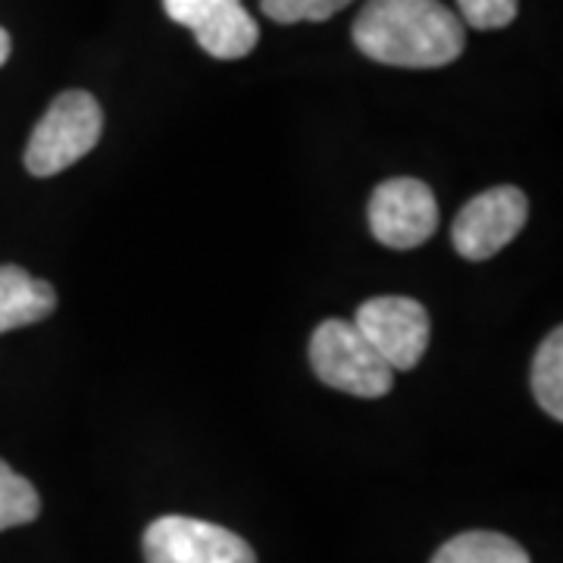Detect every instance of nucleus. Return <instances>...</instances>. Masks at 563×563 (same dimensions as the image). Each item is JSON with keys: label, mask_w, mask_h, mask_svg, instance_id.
Returning <instances> with one entry per match:
<instances>
[{"label": "nucleus", "mask_w": 563, "mask_h": 563, "mask_svg": "<svg viewBox=\"0 0 563 563\" xmlns=\"http://www.w3.org/2000/svg\"><path fill=\"white\" fill-rule=\"evenodd\" d=\"M351 35L369 60L404 69H439L466 47L461 16L439 0H369Z\"/></svg>", "instance_id": "f257e3e1"}, {"label": "nucleus", "mask_w": 563, "mask_h": 563, "mask_svg": "<svg viewBox=\"0 0 563 563\" xmlns=\"http://www.w3.org/2000/svg\"><path fill=\"white\" fill-rule=\"evenodd\" d=\"M103 110L88 91H63L57 101L47 107L32 139L25 144V169L38 179L57 176L73 163L88 157L95 144L101 141Z\"/></svg>", "instance_id": "f03ea898"}, {"label": "nucleus", "mask_w": 563, "mask_h": 563, "mask_svg": "<svg viewBox=\"0 0 563 563\" xmlns=\"http://www.w3.org/2000/svg\"><path fill=\"white\" fill-rule=\"evenodd\" d=\"M310 366L317 379L354 398H383L395 385V369L347 320H325L310 339Z\"/></svg>", "instance_id": "7ed1b4c3"}, {"label": "nucleus", "mask_w": 563, "mask_h": 563, "mask_svg": "<svg viewBox=\"0 0 563 563\" xmlns=\"http://www.w3.org/2000/svg\"><path fill=\"white\" fill-rule=\"evenodd\" d=\"M354 325L395 373L413 369L422 361L432 335L426 307L404 295H379L363 301Z\"/></svg>", "instance_id": "20e7f679"}, {"label": "nucleus", "mask_w": 563, "mask_h": 563, "mask_svg": "<svg viewBox=\"0 0 563 563\" xmlns=\"http://www.w3.org/2000/svg\"><path fill=\"white\" fill-rule=\"evenodd\" d=\"M147 563H257L254 548L232 529L195 517H161L144 529Z\"/></svg>", "instance_id": "39448f33"}, {"label": "nucleus", "mask_w": 563, "mask_h": 563, "mask_svg": "<svg viewBox=\"0 0 563 563\" xmlns=\"http://www.w3.org/2000/svg\"><path fill=\"white\" fill-rule=\"evenodd\" d=\"M529 201L520 188L498 185L476 195L451 225V242L466 261H488L523 232Z\"/></svg>", "instance_id": "423d86ee"}, {"label": "nucleus", "mask_w": 563, "mask_h": 563, "mask_svg": "<svg viewBox=\"0 0 563 563\" xmlns=\"http://www.w3.org/2000/svg\"><path fill=\"white\" fill-rule=\"evenodd\" d=\"M439 229V203L420 179H388L369 198V232L395 251H413Z\"/></svg>", "instance_id": "0eeeda50"}, {"label": "nucleus", "mask_w": 563, "mask_h": 563, "mask_svg": "<svg viewBox=\"0 0 563 563\" xmlns=\"http://www.w3.org/2000/svg\"><path fill=\"white\" fill-rule=\"evenodd\" d=\"M57 310L51 282L29 276L22 266H0V335L41 322Z\"/></svg>", "instance_id": "6e6552de"}, {"label": "nucleus", "mask_w": 563, "mask_h": 563, "mask_svg": "<svg viewBox=\"0 0 563 563\" xmlns=\"http://www.w3.org/2000/svg\"><path fill=\"white\" fill-rule=\"evenodd\" d=\"M195 38L217 60H242L247 57L257 41H261V25L244 10V3H232L222 13L210 16L195 29Z\"/></svg>", "instance_id": "1a4fd4ad"}, {"label": "nucleus", "mask_w": 563, "mask_h": 563, "mask_svg": "<svg viewBox=\"0 0 563 563\" xmlns=\"http://www.w3.org/2000/svg\"><path fill=\"white\" fill-rule=\"evenodd\" d=\"M432 563H532L520 544L501 532H463L444 542Z\"/></svg>", "instance_id": "9d476101"}, {"label": "nucleus", "mask_w": 563, "mask_h": 563, "mask_svg": "<svg viewBox=\"0 0 563 563\" xmlns=\"http://www.w3.org/2000/svg\"><path fill=\"white\" fill-rule=\"evenodd\" d=\"M532 391L548 417L563 420V332L554 329L532 361Z\"/></svg>", "instance_id": "9b49d317"}, {"label": "nucleus", "mask_w": 563, "mask_h": 563, "mask_svg": "<svg viewBox=\"0 0 563 563\" xmlns=\"http://www.w3.org/2000/svg\"><path fill=\"white\" fill-rule=\"evenodd\" d=\"M41 514L35 485L20 476L10 463L0 461V532L32 523Z\"/></svg>", "instance_id": "f8f14e48"}, {"label": "nucleus", "mask_w": 563, "mask_h": 563, "mask_svg": "<svg viewBox=\"0 0 563 563\" xmlns=\"http://www.w3.org/2000/svg\"><path fill=\"white\" fill-rule=\"evenodd\" d=\"M351 0H261V10L273 22H322L344 10Z\"/></svg>", "instance_id": "ddd939ff"}, {"label": "nucleus", "mask_w": 563, "mask_h": 563, "mask_svg": "<svg viewBox=\"0 0 563 563\" xmlns=\"http://www.w3.org/2000/svg\"><path fill=\"white\" fill-rule=\"evenodd\" d=\"M457 10H461V22L479 32H492V29H507L517 20L520 0H457Z\"/></svg>", "instance_id": "4468645a"}, {"label": "nucleus", "mask_w": 563, "mask_h": 563, "mask_svg": "<svg viewBox=\"0 0 563 563\" xmlns=\"http://www.w3.org/2000/svg\"><path fill=\"white\" fill-rule=\"evenodd\" d=\"M232 3H242V0H163V10H166L169 20L179 22V25L195 32L201 22L222 13V10L232 7Z\"/></svg>", "instance_id": "2eb2a0df"}, {"label": "nucleus", "mask_w": 563, "mask_h": 563, "mask_svg": "<svg viewBox=\"0 0 563 563\" xmlns=\"http://www.w3.org/2000/svg\"><path fill=\"white\" fill-rule=\"evenodd\" d=\"M10 47H13V41H10V32H7V29H0V66L10 60Z\"/></svg>", "instance_id": "dca6fc26"}]
</instances>
